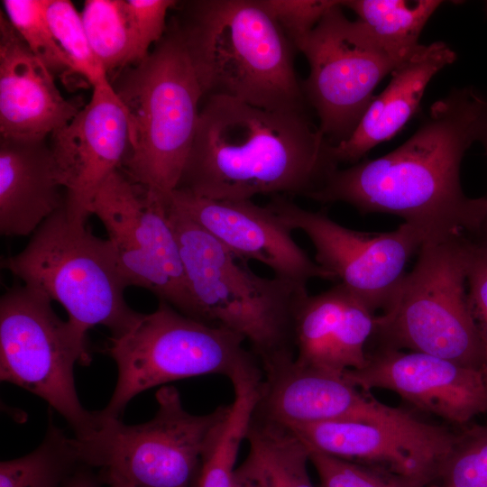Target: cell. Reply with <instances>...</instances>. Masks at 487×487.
<instances>
[{"mask_svg": "<svg viewBox=\"0 0 487 487\" xmlns=\"http://www.w3.org/2000/svg\"><path fill=\"white\" fill-rule=\"evenodd\" d=\"M487 97L473 87L451 90L436 101L413 135L392 152L336 169L308 198L345 203L361 214L399 216L425 243L480 235L485 197L468 198L461 184L466 151L478 141ZM424 243V244H425Z\"/></svg>", "mask_w": 487, "mask_h": 487, "instance_id": "1", "label": "cell"}, {"mask_svg": "<svg viewBox=\"0 0 487 487\" xmlns=\"http://www.w3.org/2000/svg\"><path fill=\"white\" fill-rule=\"evenodd\" d=\"M329 147L306 112L208 96L177 188L215 200L308 198L338 168Z\"/></svg>", "mask_w": 487, "mask_h": 487, "instance_id": "2", "label": "cell"}, {"mask_svg": "<svg viewBox=\"0 0 487 487\" xmlns=\"http://www.w3.org/2000/svg\"><path fill=\"white\" fill-rule=\"evenodd\" d=\"M176 21L203 98L224 96L280 112L306 100L294 47L258 0L183 2Z\"/></svg>", "mask_w": 487, "mask_h": 487, "instance_id": "3", "label": "cell"}, {"mask_svg": "<svg viewBox=\"0 0 487 487\" xmlns=\"http://www.w3.org/2000/svg\"><path fill=\"white\" fill-rule=\"evenodd\" d=\"M110 83L128 122L129 149L121 170L168 198L179 186L203 98L174 18L147 57Z\"/></svg>", "mask_w": 487, "mask_h": 487, "instance_id": "4", "label": "cell"}, {"mask_svg": "<svg viewBox=\"0 0 487 487\" xmlns=\"http://www.w3.org/2000/svg\"><path fill=\"white\" fill-rule=\"evenodd\" d=\"M167 212L197 319L241 335L261 366L294 357V311L307 285L254 273L170 198Z\"/></svg>", "mask_w": 487, "mask_h": 487, "instance_id": "5", "label": "cell"}, {"mask_svg": "<svg viewBox=\"0 0 487 487\" xmlns=\"http://www.w3.org/2000/svg\"><path fill=\"white\" fill-rule=\"evenodd\" d=\"M2 267L62 305L69 324L85 336L103 326L111 337H119L142 315L125 301L128 285L109 241L96 236L86 221L69 217L65 207L38 227L21 253L3 260Z\"/></svg>", "mask_w": 487, "mask_h": 487, "instance_id": "6", "label": "cell"}, {"mask_svg": "<svg viewBox=\"0 0 487 487\" xmlns=\"http://www.w3.org/2000/svg\"><path fill=\"white\" fill-rule=\"evenodd\" d=\"M470 236L423 244L390 304L376 315L375 348L413 351L482 370V349L466 292Z\"/></svg>", "mask_w": 487, "mask_h": 487, "instance_id": "7", "label": "cell"}, {"mask_svg": "<svg viewBox=\"0 0 487 487\" xmlns=\"http://www.w3.org/2000/svg\"><path fill=\"white\" fill-rule=\"evenodd\" d=\"M245 340L225 327L188 317L160 301L152 313L142 314L124 335L110 337L106 352L117 368V380L100 418H121L139 393L168 382L210 374L234 383L262 374Z\"/></svg>", "mask_w": 487, "mask_h": 487, "instance_id": "8", "label": "cell"}, {"mask_svg": "<svg viewBox=\"0 0 487 487\" xmlns=\"http://www.w3.org/2000/svg\"><path fill=\"white\" fill-rule=\"evenodd\" d=\"M156 401L157 411L144 423L127 425L121 418H100L102 423L91 436L74 437L81 463L118 474L134 487H197L230 404L207 414H191L174 386L160 388Z\"/></svg>", "mask_w": 487, "mask_h": 487, "instance_id": "9", "label": "cell"}, {"mask_svg": "<svg viewBox=\"0 0 487 487\" xmlns=\"http://www.w3.org/2000/svg\"><path fill=\"white\" fill-rule=\"evenodd\" d=\"M90 362L87 336L60 318L47 296L25 284L2 295L1 381L45 400L79 440L91 436L102 423L98 411L82 406L75 385V364Z\"/></svg>", "mask_w": 487, "mask_h": 487, "instance_id": "10", "label": "cell"}, {"mask_svg": "<svg viewBox=\"0 0 487 487\" xmlns=\"http://www.w3.org/2000/svg\"><path fill=\"white\" fill-rule=\"evenodd\" d=\"M415 50L381 41L360 20H349L340 1L326 12L297 51L309 66L301 83L306 103L316 110L319 131L331 145L352 135L378 84Z\"/></svg>", "mask_w": 487, "mask_h": 487, "instance_id": "11", "label": "cell"}, {"mask_svg": "<svg viewBox=\"0 0 487 487\" xmlns=\"http://www.w3.org/2000/svg\"><path fill=\"white\" fill-rule=\"evenodd\" d=\"M168 198L152 192L119 169L98 189L90 213L104 225L128 287L143 288L160 301L197 319L196 305L168 216Z\"/></svg>", "mask_w": 487, "mask_h": 487, "instance_id": "12", "label": "cell"}, {"mask_svg": "<svg viewBox=\"0 0 487 487\" xmlns=\"http://www.w3.org/2000/svg\"><path fill=\"white\" fill-rule=\"evenodd\" d=\"M267 205L291 231L307 235L316 251L315 262L374 313L386 309L408 261L425 243L406 223L391 232L364 233L338 224L324 209H305L285 196H274Z\"/></svg>", "mask_w": 487, "mask_h": 487, "instance_id": "13", "label": "cell"}, {"mask_svg": "<svg viewBox=\"0 0 487 487\" xmlns=\"http://www.w3.org/2000/svg\"><path fill=\"white\" fill-rule=\"evenodd\" d=\"M262 370L261 395L255 412L283 426L348 421L381 425L423 436L441 434L447 429L381 403L343 375L301 366L294 357L262 365Z\"/></svg>", "mask_w": 487, "mask_h": 487, "instance_id": "14", "label": "cell"}, {"mask_svg": "<svg viewBox=\"0 0 487 487\" xmlns=\"http://www.w3.org/2000/svg\"><path fill=\"white\" fill-rule=\"evenodd\" d=\"M92 87L89 102L51 134L50 142L67 214L86 222L98 189L122 168L129 149L126 115L110 81Z\"/></svg>", "mask_w": 487, "mask_h": 487, "instance_id": "15", "label": "cell"}, {"mask_svg": "<svg viewBox=\"0 0 487 487\" xmlns=\"http://www.w3.org/2000/svg\"><path fill=\"white\" fill-rule=\"evenodd\" d=\"M367 358L363 368L343 374L362 390L393 391L415 407L459 426L487 414V380L480 369L404 350L374 348Z\"/></svg>", "mask_w": 487, "mask_h": 487, "instance_id": "16", "label": "cell"}, {"mask_svg": "<svg viewBox=\"0 0 487 487\" xmlns=\"http://www.w3.org/2000/svg\"><path fill=\"white\" fill-rule=\"evenodd\" d=\"M170 199L244 263L261 262L274 276L306 285L313 279L335 280L296 243L292 231L268 205L215 200L179 188Z\"/></svg>", "mask_w": 487, "mask_h": 487, "instance_id": "17", "label": "cell"}, {"mask_svg": "<svg viewBox=\"0 0 487 487\" xmlns=\"http://www.w3.org/2000/svg\"><path fill=\"white\" fill-rule=\"evenodd\" d=\"M308 447L324 454L374 466L432 483L455 442L449 428L423 436L394 427L348 421L285 426Z\"/></svg>", "mask_w": 487, "mask_h": 487, "instance_id": "18", "label": "cell"}, {"mask_svg": "<svg viewBox=\"0 0 487 487\" xmlns=\"http://www.w3.org/2000/svg\"><path fill=\"white\" fill-rule=\"evenodd\" d=\"M375 320L376 314L342 283L308 292L294 311L295 362L338 375L363 368Z\"/></svg>", "mask_w": 487, "mask_h": 487, "instance_id": "19", "label": "cell"}, {"mask_svg": "<svg viewBox=\"0 0 487 487\" xmlns=\"http://www.w3.org/2000/svg\"><path fill=\"white\" fill-rule=\"evenodd\" d=\"M67 99L54 76L0 13V133L42 138L67 124L84 106Z\"/></svg>", "mask_w": 487, "mask_h": 487, "instance_id": "20", "label": "cell"}, {"mask_svg": "<svg viewBox=\"0 0 487 487\" xmlns=\"http://www.w3.org/2000/svg\"><path fill=\"white\" fill-rule=\"evenodd\" d=\"M455 59V52L444 41L420 44L391 73L390 83L374 96L352 135L330 145L335 164H355L396 135L416 113L430 80Z\"/></svg>", "mask_w": 487, "mask_h": 487, "instance_id": "21", "label": "cell"}, {"mask_svg": "<svg viewBox=\"0 0 487 487\" xmlns=\"http://www.w3.org/2000/svg\"><path fill=\"white\" fill-rule=\"evenodd\" d=\"M45 139L0 138V232L3 235H30L48 217L65 207L66 196L60 192L63 187Z\"/></svg>", "mask_w": 487, "mask_h": 487, "instance_id": "22", "label": "cell"}, {"mask_svg": "<svg viewBox=\"0 0 487 487\" xmlns=\"http://www.w3.org/2000/svg\"><path fill=\"white\" fill-rule=\"evenodd\" d=\"M80 14L93 52L108 79L149 54L125 0H87Z\"/></svg>", "mask_w": 487, "mask_h": 487, "instance_id": "23", "label": "cell"}, {"mask_svg": "<svg viewBox=\"0 0 487 487\" xmlns=\"http://www.w3.org/2000/svg\"><path fill=\"white\" fill-rule=\"evenodd\" d=\"M81 464L75 438L55 424L50 412L41 444L25 455L1 462L0 487H64Z\"/></svg>", "mask_w": 487, "mask_h": 487, "instance_id": "24", "label": "cell"}, {"mask_svg": "<svg viewBox=\"0 0 487 487\" xmlns=\"http://www.w3.org/2000/svg\"><path fill=\"white\" fill-rule=\"evenodd\" d=\"M246 440L271 487H315L308 471V448L288 427L254 412Z\"/></svg>", "mask_w": 487, "mask_h": 487, "instance_id": "25", "label": "cell"}, {"mask_svg": "<svg viewBox=\"0 0 487 487\" xmlns=\"http://www.w3.org/2000/svg\"><path fill=\"white\" fill-rule=\"evenodd\" d=\"M262 377L232 383L234 400L225 424L206 455L197 487H232L235 463L260 400Z\"/></svg>", "mask_w": 487, "mask_h": 487, "instance_id": "26", "label": "cell"}, {"mask_svg": "<svg viewBox=\"0 0 487 487\" xmlns=\"http://www.w3.org/2000/svg\"><path fill=\"white\" fill-rule=\"evenodd\" d=\"M342 7L355 13L381 41L395 48L413 51L419 35L440 0H345Z\"/></svg>", "mask_w": 487, "mask_h": 487, "instance_id": "27", "label": "cell"}, {"mask_svg": "<svg viewBox=\"0 0 487 487\" xmlns=\"http://www.w3.org/2000/svg\"><path fill=\"white\" fill-rule=\"evenodd\" d=\"M47 0H4L2 5L9 22L32 53L53 76L69 84L76 75L70 61L58 44L46 16Z\"/></svg>", "mask_w": 487, "mask_h": 487, "instance_id": "28", "label": "cell"}, {"mask_svg": "<svg viewBox=\"0 0 487 487\" xmlns=\"http://www.w3.org/2000/svg\"><path fill=\"white\" fill-rule=\"evenodd\" d=\"M46 16L51 32L73 71L94 87L109 80L88 41L81 14L71 1L47 0Z\"/></svg>", "mask_w": 487, "mask_h": 487, "instance_id": "29", "label": "cell"}, {"mask_svg": "<svg viewBox=\"0 0 487 487\" xmlns=\"http://www.w3.org/2000/svg\"><path fill=\"white\" fill-rule=\"evenodd\" d=\"M436 480L447 487H487V425L463 426Z\"/></svg>", "mask_w": 487, "mask_h": 487, "instance_id": "30", "label": "cell"}, {"mask_svg": "<svg viewBox=\"0 0 487 487\" xmlns=\"http://www.w3.org/2000/svg\"><path fill=\"white\" fill-rule=\"evenodd\" d=\"M308 448L320 487H427L430 484L422 478L349 462Z\"/></svg>", "mask_w": 487, "mask_h": 487, "instance_id": "31", "label": "cell"}, {"mask_svg": "<svg viewBox=\"0 0 487 487\" xmlns=\"http://www.w3.org/2000/svg\"><path fill=\"white\" fill-rule=\"evenodd\" d=\"M295 51L337 0H258Z\"/></svg>", "mask_w": 487, "mask_h": 487, "instance_id": "32", "label": "cell"}, {"mask_svg": "<svg viewBox=\"0 0 487 487\" xmlns=\"http://www.w3.org/2000/svg\"><path fill=\"white\" fill-rule=\"evenodd\" d=\"M466 292L482 349V371L487 380V243L473 236L468 243Z\"/></svg>", "mask_w": 487, "mask_h": 487, "instance_id": "33", "label": "cell"}, {"mask_svg": "<svg viewBox=\"0 0 487 487\" xmlns=\"http://www.w3.org/2000/svg\"><path fill=\"white\" fill-rule=\"evenodd\" d=\"M232 487H271L265 470L252 451L249 450L244 463L235 468Z\"/></svg>", "mask_w": 487, "mask_h": 487, "instance_id": "34", "label": "cell"}, {"mask_svg": "<svg viewBox=\"0 0 487 487\" xmlns=\"http://www.w3.org/2000/svg\"><path fill=\"white\" fill-rule=\"evenodd\" d=\"M105 482L102 473H96L94 468L81 464L64 487H100Z\"/></svg>", "mask_w": 487, "mask_h": 487, "instance_id": "35", "label": "cell"}, {"mask_svg": "<svg viewBox=\"0 0 487 487\" xmlns=\"http://www.w3.org/2000/svg\"><path fill=\"white\" fill-rule=\"evenodd\" d=\"M478 141L482 143L485 150L486 157H487V108L484 112L483 117L481 123ZM485 198L487 199V195L485 196ZM477 237L487 243V214H486L483 225H482L481 234Z\"/></svg>", "mask_w": 487, "mask_h": 487, "instance_id": "36", "label": "cell"}, {"mask_svg": "<svg viewBox=\"0 0 487 487\" xmlns=\"http://www.w3.org/2000/svg\"><path fill=\"white\" fill-rule=\"evenodd\" d=\"M100 473L103 475L105 483H107L109 487H134L130 482L118 474L112 473Z\"/></svg>", "mask_w": 487, "mask_h": 487, "instance_id": "37", "label": "cell"}, {"mask_svg": "<svg viewBox=\"0 0 487 487\" xmlns=\"http://www.w3.org/2000/svg\"><path fill=\"white\" fill-rule=\"evenodd\" d=\"M427 487H447V486H445V485H443V484H441V483H439V484H436V483H430V484H428Z\"/></svg>", "mask_w": 487, "mask_h": 487, "instance_id": "38", "label": "cell"}]
</instances>
